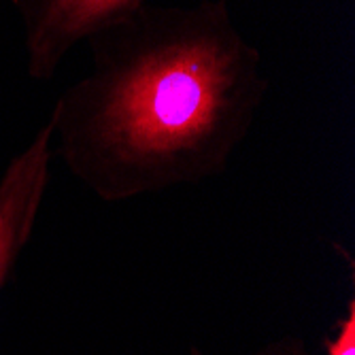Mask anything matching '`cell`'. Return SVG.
<instances>
[{
  "mask_svg": "<svg viewBox=\"0 0 355 355\" xmlns=\"http://www.w3.org/2000/svg\"><path fill=\"white\" fill-rule=\"evenodd\" d=\"M228 3H145L85 41L92 69L47 123L67 171L103 202L215 179L251 132L268 79Z\"/></svg>",
  "mask_w": 355,
  "mask_h": 355,
  "instance_id": "1",
  "label": "cell"
},
{
  "mask_svg": "<svg viewBox=\"0 0 355 355\" xmlns=\"http://www.w3.org/2000/svg\"><path fill=\"white\" fill-rule=\"evenodd\" d=\"M21 26L28 75L49 81L73 47L149 0H11Z\"/></svg>",
  "mask_w": 355,
  "mask_h": 355,
  "instance_id": "2",
  "label": "cell"
},
{
  "mask_svg": "<svg viewBox=\"0 0 355 355\" xmlns=\"http://www.w3.org/2000/svg\"><path fill=\"white\" fill-rule=\"evenodd\" d=\"M51 125L45 123L0 175V287L26 247L49 185Z\"/></svg>",
  "mask_w": 355,
  "mask_h": 355,
  "instance_id": "3",
  "label": "cell"
},
{
  "mask_svg": "<svg viewBox=\"0 0 355 355\" xmlns=\"http://www.w3.org/2000/svg\"><path fill=\"white\" fill-rule=\"evenodd\" d=\"M328 355H355V302L349 300V311L345 319L338 321V332L326 343Z\"/></svg>",
  "mask_w": 355,
  "mask_h": 355,
  "instance_id": "4",
  "label": "cell"
},
{
  "mask_svg": "<svg viewBox=\"0 0 355 355\" xmlns=\"http://www.w3.org/2000/svg\"><path fill=\"white\" fill-rule=\"evenodd\" d=\"M191 355H202V353L193 349ZM260 355H309V353H306L298 343H283V345H277V347L266 349V351L260 353Z\"/></svg>",
  "mask_w": 355,
  "mask_h": 355,
  "instance_id": "5",
  "label": "cell"
}]
</instances>
